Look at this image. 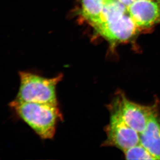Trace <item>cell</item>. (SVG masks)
<instances>
[{"label": "cell", "instance_id": "1", "mask_svg": "<svg viewBox=\"0 0 160 160\" xmlns=\"http://www.w3.org/2000/svg\"><path fill=\"white\" fill-rule=\"evenodd\" d=\"M9 106L42 139H51L54 136L57 123L61 118L57 105L14 100Z\"/></svg>", "mask_w": 160, "mask_h": 160}, {"label": "cell", "instance_id": "2", "mask_svg": "<svg viewBox=\"0 0 160 160\" xmlns=\"http://www.w3.org/2000/svg\"><path fill=\"white\" fill-rule=\"evenodd\" d=\"M19 76V88L15 100L57 105L56 86L62 79V74L48 78L33 72L20 71Z\"/></svg>", "mask_w": 160, "mask_h": 160}, {"label": "cell", "instance_id": "3", "mask_svg": "<svg viewBox=\"0 0 160 160\" xmlns=\"http://www.w3.org/2000/svg\"><path fill=\"white\" fill-rule=\"evenodd\" d=\"M112 108L116 110L123 120L139 134L144 131L152 117L157 112L156 106L141 105L131 101L122 94L116 98Z\"/></svg>", "mask_w": 160, "mask_h": 160}, {"label": "cell", "instance_id": "4", "mask_svg": "<svg viewBox=\"0 0 160 160\" xmlns=\"http://www.w3.org/2000/svg\"><path fill=\"white\" fill-rule=\"evenodd\" d=\"M110 120L106 128V146H114L123 152L140 143V134L131 128L112 108Z\"/></svg>", "mask_w": 160, "mask_h": 160}, {"label": "cell", "instance_id": "5", "mask_svg": "<svg viewBox=\"0 0 160 160\" xmlns=\"http://www.w3.org/2000/svg\"><path fill=\"white\" fill-rule=\"evenodd\" d=\"M138 29L127 12L118 21L100 26L95 30L114 47L131 40L136 35Z\"/></svg>", "mask_w": 160, "mask_h": 160}, {"label": "cell", "instance_id": "6", "mask_svg": "<svg viewBox=\"0 0 160 160\" xmlns=\"http://www.w3.org/2000/svg\"><path fill=\"white\" fill-rule=\"evenodd\" d=\"M127 12L139 29H148L160 23V0L136 1Z\"/></svg>", "mask_w": 160, "mask_h": 160}, {"label": "cell", "instance_id": "7", "mask_svg": "<svg viewBox=\"0 0 160 160\" xmlns=\"http://www.w3.org/2000/svg\"><path fill=\"white\" fill-rule=\"evenodd\" d=\"M140 143L156 160H160V120L157 112L152 117L144 131L140 133Z\"/></svg>", "mask_w": 160, "mask_h": 160}, {"label": "cell", "instance_id": "8", "mask_svg": "<svg viewBox=\"0 0 160 160\" xmlns=\"http://www.w3.org/2000/svg\"><path fill=\"white\" fill-rule=\"evenodd\" d=\"M127 12V8L119 0H104L99 21L94 29L115 22Z\"/></svg>", "mask_w": 160, "mask_h": 160}, {"label": "cell", "instance_id": "9", "mask_svg": "<svg viewBox=\"0 0 160 160\" xmlns=\"http://www.w3.org/2000/svg\"><path fill=\"white\" fill-rule=\"evenodd\" d=\"M104 0H81V15L94 27L99 21Z\"/></svg>", "mask_w": 160, "mask_h": 160}, {"label": "cell", "instance_id": "10", "mask_svg": "<svg viewBox=\"0 0 160 160\" xmlns=\"http://www.w3.org/2000/svg\"><path fill=\"white\" fill-rule=\"evenodd\" d=\"M127 160H156L155 158L141 143L124 151Z\"/></svg>", "mask_w": 160, "mask_h": 160}, {"label": "cell", "instance_id": "11", "mask_svg": "<svg viewBox=\"0 0 160 160\" xmlns=\"http://www.w3.org/2000/svg\"><path fill=\"white\" fill-rule=\"evenodd\" d=\"M123 4L125 5L127 8L131 5L135 1V0H119Z\"/></svg>", "mask_w": 160, "mask_h": 160}, {"label": "cell", "instance_id": "12", "mask_svg": "<svg viewBox=\"0 0 160 160\" xmlns=\"http://www.w3.org/2000/svg\"><path fill=\"white\" fill-rule=\"evenodd\" d=\"M135 1H141V0H135Z\"/></svg>", "mask_w": 160, "mask_h": 160}]
</instances>
